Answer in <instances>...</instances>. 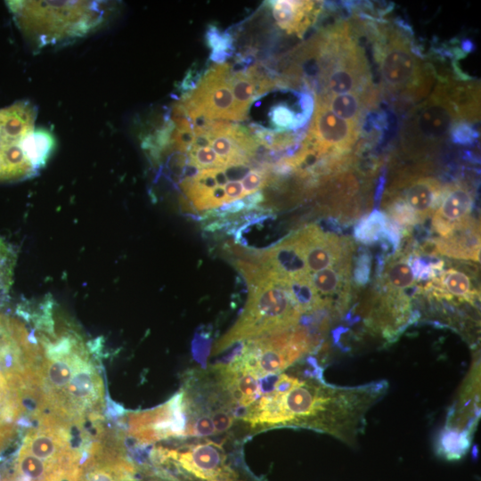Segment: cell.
Wrapping results in <instances>:
<instances>
[{
    "label": "cell",
    "instance_id": "cell-1",
    "mask_svg": "<svg viewBox=\"0 0 481 481\" xmlns=\"http://www.w3.org/2000/svg\"><path fill=\"white\" fill-rule=\"evenodd\" d=\"M388 383L358 386L326 383L321 371L299 379L289 390L263 395L243 418L252 427L298 426L326 433L348 445L356 443L369 411L387 394Z\"/></svg>",
    "mask_w": 481,
    "mask_h": 481
},
{
    "label": "cell",
    "instance_id": "cell-2",
    "mask_svg": "<svg viewBox=\"0 0 481 481\" xmlns=\"http://www.w3.org/2000/svg\"><path fill=\"white\" fill-rule=\"evenodd\" d=\"M52 306L36 336L38 355L31 390L41 414L76 424L98 410L103 385L87 346L72 329L54 324Z\"/></svg>",
    "mask_w": 481,
    "mask_h": 481
},
{
    "label": "cell",
    "instance_id": "cell-3",
    "mask_svg": "<svg viewBox=\"0 0 481 481\" xmlns=\"http://www.w3.org/2000/svg\"><path fill=\"white\" fill-rule=\"evenodd\" d=\"M235 265L249 285L248 301L240 317L216 344L214 354L240 341L289 330L301 316L287 287L288 279L252 261L240 259Z\"/></svg>",
    "mask_w": 481,
    "mask_h": 481
},
{
    "label": "cell",
    "instance_id": "cell-4",
    "mask_svg": "<svg viewBox=\"0 0 481 481\" xmlns=\"http://www.w3.org/2000/svg\"><path fill=\"white\" fill-rule=\"evenodd\" d=\"M379 75V94L396 109L425 99L434 84L433 67L422 61L406 28L367 23Z\"/></svg>",
    "mask_w": 481,
    "mask_h": 481
},
{
    "label": "cell",
    "instance_id": "cell-5",
    "mask_svg": "<svg viewBox=\"0 0 481 481\" xmlns=\"http://www.w3.org/2000/svg\"><path fill=\"white\" fill-rule=\"evenodd\" d=\"M70 424L40 415L39 426L25 436L18 456V473L27 481H80L81 457L72 447Z\"/></svg>",
    "mask_w": 481,
    "mask_h": 481
},
{
    "label": "cell",
    "instance_id": "cell-6",
    "mask_svg": "<svg viewBox=\"0 0 481 481\" xmlns=\"http://www.w3.org/2000/svg\"><path fill=\"white\" fill-rule=\"evenodd\" d=\"M36 110L25 102L0 110V182L28 178L45 163L53 142L35 129Z\"/></svg>",
    "mask_w": 481,
    "mask_h": 481
},
{
    "label": "cell",
    "instance_id": "cell-7",
    "mask_svg": "<svg viewBox=\"0 0 481 481\" xmlns=\"http://www.w3.org/2000/svg\"><path fill=\"white\" fill-rule=\"evenodd\" d=\"M465 121L452 80H442L406 114L399 132L402 151L421 157L438 150L454 125ZM467 122V121H466Z\"/></svg>",
    "mask_w": 481,
    "mask_h": 481
},
{
    "label": "cell",
    "instance_id": "cell-8",
    "mask_svg": "<svg viewBox=\"0 0 481 481\" xmlns=\"http://www.w3.org/2000/svg\"><path fill=\"white\" fill-rule=\"evenodd\" d=\"M242 352L232 362L219 365L228 371H247L257 378L281 373L309 353L315 343L300 327L247 340Z\"/></svg>",
    "mask_w": 481,
    "mask_h": 481
},
{
    "label": "cell",
    "instance_id": "cell-9",
    "mask_svg": "<svg viewBox=\"0 0 481 481\" xmlns=\"http://www.w3.org/2000/svg\"><path fill=\"white\" fill-rule=\"evenodd\" d=\"M230 70L229 64L214 65L183 97L180 103L191 122L197 118L240 120L229 84Z\"/></svg>",
    "mask_w": 481,
    "mask_h": 481
},
{
    "label": "cell",
    "instance_id": "cell-10",
    "mask_svg": "<svg viewBox=\"0 0 481 481\" xmlns=\"http://www.w3.org/2000/svg\"><path fill=\"white\" fill-rule=\"evenodd\" d=\"M37 355L36 337L24 323L0 312V383L28 384Z\"/></svg>",
    "mask_w": 481,
    "mask_h": 481
},
{
    "label": "cell",
    "instance_id": "cell-11",
    "mask_svg": "<svg viewBox=\"0 0 481 481\" xmlns=\"http://www.w3.org/2000/svg\"><path fill=\"white\" fill-rule=\"evenodd\" d=\"M361 124L343 119L315 101V110L302 147L319 159L349 154L361 134Z\"/></svg>",
    "mask_w": 481,
    "mask_h": 481
},
{
    "label": "cell",
    "instance_id": "cell-12",
    "mask_svg": "<svg viewBox=\"0 0 481 481\" xmlns=\"http://www.w3.org/2000/svg\"><path fill=\"white\" fill-rule=\"evenodd\" d=\"M293 236L302 251L309 274L351 260L350 240L324 232L317 225H307Z\"/></svg>",
    "mask_w": 481,
    "mask_h": 481
},
{
    "label": "cell",
    "instance_id": "cell-13",
    "mask_svg": "<svg viewBox=\"0 0 481 481\" xmlns=\"http://www.w3.org/2000/svg\"><path fill=\"white\" fill-rule=\"evenodd\" d=\"M187 403L183 392L175 395L167 404L135 418L136 436L145 439L189 435Z\"/></svg>",
    "mask_w": 481,
    "mask_h": 481
},
{
    "label": "cell",
    "instance_id": "cell-14",
    "mask_svg": "<svg viewBox=\"0 0 481 481\" xmlns=\"http://www.w3.org/2000/svg\"><path fill=\"white\" fill-rule=\"evenodd\" d=\"M443 186L432 176L409 175L396 181L389 195L400 198L416 215L420 223L428 218L437 208Z\"/></svg>",
    "mask_w": 481,
    "mask_h": 481
},
{
    "label": "cell",
    "instance_id": "cell-15",
    "mask_svg": "<svg viewBox=\"0 0 481 481\" xmlns=\"http://www.w3.org/2000/svg\"><path fill=\"white\" fill-rule=\"evenodd\" d=\"M181 466L194 477L205 481H233V473L224 465V455L218 445L199 444L184 452H169Z\"/></svg>",
    "mask_w": 481,
    "mask_h": 481
},
{
    "label": "cell",
    "instance_id": "cell-16",
    "mask_svg": "<svg viewBox=\"0 0 481 481\" xmlns=\"http://www.w3.org/2000/svg\"><path fill=\"white\" fill-rule=\"evenodd\" d=\"M474 205V194L463 183L444 188L437 208L433 214L432 227L439 237L446 235L456 224L469 217Z\"/></svg>",
    "mask_w": 481,
    "mask_h": 481
},
{
    "label": "cell",
    "instance_id": "cell-17",
    "mask_svg": "<svg viewBox=\"0 0 481 481\" xmlns=\"http://www.w3.org/2000/svg\"><path fill=\"white\" fill-rule=\"evenodd\" d=\"M432 246L436 252L450 257L479 261L480 226L469 216L444 237L435 239Z\"/></svg>",
    "mask_w": 481,
    "mask_h": 481
},
{
    "label": "cell",
    "instance_id": "cell-18",
    "mask_svg": "<svg viewBox=\"0 0 481 481\" xmlns=\"http://www.w3.org/2000/svg\"><path fill=\"white\" fill-rule=\"evenodd\" d=\"M268 5L279 28L301 37L318 18L322 2L276 0Z\"/></svg>",
    "mask_w": 481,
    "mask_h": 481
},
{
    "label": "cell",
    "instance_id": "cell-19",
    "mask_svg": "<svg viewBox=\"0 0 481 481\" xmlns=\"http://www.w3.org/2000/svg\"><path fill=\"white\" fill-rule=\"evenodd\" d=\"M24 400L23 388L12 383H0V448L10 439L25 411Z\"/></svg>",
    "mask_w": 481,
    "mask_h": 481
},
{
    "label": "cell",
    "instance_id": "cell-20",
    "mask_svg": "<svg viewBox=\"0 0 481 481\" xmlns=\"http://www.w3.org/2000/svg\"><path fill=\"white\" fill-rule=\"evenodd\" d=\"M351 260L342 262L337 265L321 270L310 275L311 282L322 298L328 306L332 297L342 295V289H348L350 281ZM340 297V296H339Z\"/></svg>",
    "mask_w": 481,
    "mask_h": 481
},
{
    "label": "cell",
    "instance_id": "cell-21",
    "mask_svg": "<svg viewBox=\"0 0 481 481\" xmlns=\"http://www.w3.org/2000/svg\"><path fill=\"white\" fill-rule=\"evenodd\" d=\"M432 282L433 289L438 290L439 296L456 297L469 303H473L477 298L469 276L461 270L450 268L442 271Z\"/></svg>",
    "mask_w": 481,
    "mask_h": 481
},
{
    "label": "cell",
    "instance_id": "cell-22",
    "mask_svg": "<svg viewBox=\"0 0 481 481\" xmlns=\"http://www.w3.org/2000/svg\"><path fill=\"white\" fill-rule=\"evenodd\" d=\"M229 84L238 115L243 120L251 103L258 98L257 81L248 69L232 70L231 68Z\"/></svg>",
    "mask_w": 481,
    "mask_h": 481
},
{
    "label": "cell",
    "instance_id": "cell-23",
    "mask_svg": "<svg viewBox=\"0 0 481 481\" xmlns=\"http://www.w3.org/2000/svg\"><path fill=\"white\" fill-rule=\"evenodd\" d=\"M287 287L300 314L318 311L325 306L311 282L310 275L289 278Z\"/></svg>",
    "mask_w": 481,
    "mask_h": 481
},
{
    "label": "cell",
    "instance_id": "cell-24",
    "mask_svg": "<svg viewBox=\"0 0 481 481\" xmlns=\"http://www.w3.org/2000/svg\"><path fill=\"white\" fill-rule=\"evenodd\" d=\"M381 279L382 289L404 292L414 285V276L407 258L397 257L384 266ZM380 276V275H379Z\"/></svg>",
    "mask_w": 481,
    "mask_h": 481
},
{
    "label": "cell",
    "instance_id": "cell-25",
    "mask_svg": "<svg viewBox=\"0 0 481 481\" xmlns=\"http://www.w3.org/2000/svg\"><path fill=\"white\" fill-rule=\"evenodd\" d=\"M86 468V472H82L80 481H118V477H125L132 470L129 465L121 461L103 457L97 459L94 454Z\"/></svg>",
    "mask_w": 481,
    "mask_h": 481
},
{
    "label": "cell",
    "instance_id": "cell-26",
    "mask_svg": "<svg viewBox=\"0 0 481 481\" xmlns=\"http://www.w3.org/2000/svg\"><path fill=\"white\" fill-rule=\"evenodd\" d=\"M388 220L384 212L374 209L356 224L354 233L355 239L366 245L376 242L382 239Z\"/></svg>",
    "mask_w": 481,
    "mask_h": 481
},
{
    "label": "cell",
    "instance_id": "cell-27",
    "mask_svg": "<svg viewBox=\"0 0 481 481\" xmlns=\"http://www.w3.org/2000/svg\"><path fill=\"white\" fill-rule=\"evenodd\" d=\"M206 40L212 49L210 59L222 64L231 55L233 48V37L229 33H221L215 26H210L206 32Z\"/></svg>",
    "mask_w": 481,
    "mask_h": 481
},
{
    "label": "cell",
    "instance_id": "cell-28",
    "mask_svg": "<svg viewBox=\"0 0 481 481\" xmlns=\"http://www.w3.org/2000/svg\"><path fill=\"white\" fill-rule=\"evenodd\" d=\"M15 255L10 246L0 238V301L7 297L10 290Z\"/></svg>",
    "mask_w": 481,
    "mask_h": 481
},
{
    "label": "cell",
    "instance_id": "cell-29",
    "mask_svg": "<svg viewBox=\"0 0 481 481\" xmlns=\"http://www.w3.org/2000/svg\"><path fill=\"white\" fill-rule=\"evenodd\" d=\"M298 114H295L287 104L278 103L271 108L269 117L276 131H285L290 128L297 129Z\"/></svg>",
    "mask_w": 481,
    "mask_h": 481
},
{
    "label": "cell",
    "instance_id": "cell-30",
    "mask_svg": "<svg viewBox=\"0 0 481 481\" xmlns=\"http://www.w3.org/2000/svg\"><path fill=\"white\" fill-rule=\"evenodd\" d=\"M371 254L367 251L360 253L356 258L354 271L355 281L358 285H365L370 281L371 276Z\"/></svg>",
    "mask_w": 481,
    "mask_h": 481
},
{
    "label": "cell",
    "instance_id": "cell-31",
    "mask_svg": "<svg viewBox=\"0 0 481 481\" xmlns=\"http://www.w3.org/2000/svg\"><path fill=\"white\" fill-rule=\"evenodd\" d=\"M216 433L212 419L208 415L198 417L192 424L190 435L207 436Z\"/></svg>",
    "mask_w": 481,
    "mask_h": 481
},
{
    "label": "cell",
    "instance_id": "cell-32",
    "mask_svg": "<svg viewBox=\"0 0 481 481\" xmlns=\"http://www.w3.org/2000/svg\"><path fill=\"white\" fill-rule=\"evenodd\" d=\"M212 421L216 432L221 433L232 427L233 419L224 412H216L213 414Z\"/></svg>",
    "mask_w": 481,
    "mask_h": 481
}]
</instances>
